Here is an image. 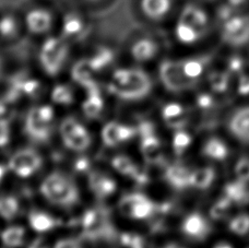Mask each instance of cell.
<instances>
[{"label":"cell","mask_w":249,"mask_h":248,"mask_svg":"<svg viewBox=\"0 0 249 248\" xmlns=\"http://www.w3.org/2000/svg\"><path fill=\"white\" fill-rule=\"evenodd\" d=\"M212 8L220 42L232 51L249 48V11L234 9L220 1L212 4Z\"/></svg>","instance_id":"7a4b0ae2"},{"label":"cell","mask_w":249,"mask_h":248,"mask_svg":"<svg viewBox=\"0 0 249 248\" xmlns=\"http://www.w3.org/2000/svg\"><path fill=\"white\" fill-rule=\"evenodd\" d=\"M22 18L12 11H3L0 13V37L3 39H12L20 33Z\"/></svg>","instance_id":"4dcf8cb0"},{"label":"cell","mask_w":249,"mask_h":248,"mask_svg":"<svg viewBox=\"0 0 249 248\" xmlns=\"http://www.w3.org/2000/svg\"><path fill=\"white\" fill-rule=\"evenodd\" d=\"M83 1L89 3V4H99L101 2H103L104 0H83Z\"/></svg>","instance_id":"11a10c76"},{"label":"cell","mask_w":249,"mask_h":248,"mask_svg":"<svg viewBox=\"0 0 249 248\" xmlns=\"http://www.w3.org/2000/svg\"><path fill=\"white\" fill-rule=\"evenodd\" d=\"M152 82L143 70L119 68L114 71L108 84L112 94L126 101L141 100L149 94Z\"/></svg>","instance_id":"3957f363"},{"label":"cell","mask_w":249,"mask_h":248,"mask_svg":"<svg viewBox=\"0 0 249 248\" xmlns=\"http://www.w3.org/2000/svg\"><path fill=\"white\" fill-rule=\"evenodd\" d=\"M229 51L228 55L222 59L221 66L235 79L249 70L247 54H244L243 51Z\"/></svg>","instance_id":"f1b7e54d"},{"label":"cell","mask_w":249,"mask_h":248,"mask_svg":"<svg viewBox=\"0 0 249 248\" xmlns=\"http://www.w3.org/2000/svg\"><path fill=\"white\" fill-rule=\"evenodd\" d=\"M71 73H72L73 80L79 84H81L86 90L99 86L94 80V77H93L94 70L91 68L88 59H82L78 61L72 68V72Z\"/></svg>","instance_id":"e575fe53"},{"label":"cell","mask_w":249,"mask_h":248,"mask_svg":"<svg viewBox=\"0 0 249 248\" xmlns=\"http://www.w3.org/2000/svg\"><path fill=\"white\" fill-rule=\"evenodd\" d=\"M88 18L79 10H69L61 18V34L68 41L81 38L87 34L89 29Z\"/></svg>","instance_id":"e0dca14e"},{"label":"cell","mask_w":249,"mask_h":248,"mask_svg":"<svg viewBox=\"0 0 249 248\" xmlns=\"http://www.w3.org/2000/svg\"><path fill=\"white\" fill-rule=\"evenodd\" d=\"M232 177L249 185V154H241L232 160Z\"/></svg>","instance_id":"60d3db41"},{"label":"cell","mask_w":249,"mask_h":248,"mask_svg":"<svg viewBox=\"0 0 249 248\" xmlns=\"http://www.w3.org/2000/svg\"><path fill=\"white\" fill-rule=\"evenodd\" d=\"M210 248H236V245L231 237H224L213 241Z\"/></svg>","instance_id":"7dc6e473"},{"label":"cell","mask_w":249,"mask_h":248,"mask_svg":"<svg viewBox=\"0 0 249 248\" xmlns=\"http://www.w3.org/2000/svg\"><path fill=\"white\" fill-rule=\"evenodd\" d=\"M41 194L52 205L71 207L79 201V190L74 181L68 175L53 172L42 181Z\"/></svg>","instance_id":"277c9868"},{"label":"cell","mask_w":249,"mask_h":248,"mask_svg":"<svg viewBox=\"0 0 249 248\" xmlns=\"http://www.w3.org/2000/svg\"><path fill=\"white\" fill-rule=\"evenodd\" d=\"M162 119L165 125L173 130L187 128L190 114L186 106L179 102H170L163 106Z\"/></svg>","instance_id":"cb8c5ba5"},{"label":"cell","mask_w":249,"mask_h":248,"mask_svg":"<svg viewBox=\"0 0 249 248\" xmlns=\"http://www.w3.org/2000/svg\"><path fill=\"white\" fill-rule=\"evenodd\" d=\"M223 128L234 144L249 149V102H239L226 114Z\"/></svg>","instance_id":"8992f818"},{"label":"cell","mask_w":249,"mask_h":248,"mask_svg":"<svg viewBox=\"0 0 249 248\" xmlns=\"http://www.w3.org/2000/svg\"><path fill=\"white\" fill-rule=\"evenodd\" d=\"M81 228L83 234L88 237L97 238L108 235L110 225L108 215L106 212L97 208L89 209L84 212L81 218Z\"/></svg>","instance_id":"2e32d148"},{"label":"cell","mask_w":249,"mask_h":248,"mask_svg":"<svg viewBox=\"0 0 249 248\" xmlns=\"http://www.w3.org/2000/svg\"><path fill=\"white\" fill-rule=\"evenodd\" d=\"M137 131L140 134L141 138H144V137L155 135V127L151 122L144 121L139 124V126L137 128Z\"/></svg>","instance_id":"ee69618b"},{"label":"cell","mask_w":249,"mask_h":248,"mask_svg":"<svg viewBox=\"0 0 249 248\" xmlns=\"http://www.w3.org/2000/svg\"><path fill=\"white\" fill-rule=\"evenodd\" d=\"M89 186L91 192L100 199L113 196L117 190L116 180L103 172H92L89 176Z\"/></svg>","instance_id":"484cf974"},{"label":"cell","mask_w":249,"mask_h":248,"mask_svg":"<svg viewBox=\"0 0 249 248\" xmlns=\"http://www.w3.org/2000/svg\"><path fill=\"white\" fill-rule=\"evenodd\" d=\"M30 227L37 233H46L57 227V221L51 214L43 211H32L29 214Z\"/></svg>","instance_id":"d590c367"},{"label":"cell","mask_w":249,"mask_h":248,"mask_svg":"<svg viewBox=\"0 0 249 248\" xmlns=\"http://www.w3.org/2000/svg\"><path fill=\"white\" fill-rule=\"evenodd\" d=\"M160 51L159 43L154 38L141 37L136 39L131 46V56L136 61L145 63L153 59Z\"/></svg>","instance_id":"83f0119b"},{"label":"cell","mask_w":249,"mask_h":248,"mask_svg":"<svg viewBox=\"0 0 249 248\" xmlns=\"http://www.w3.org/2000/svg\"><path fill=\"white\" fill-rule=\"evenodd\" d=\"M10 140L9 121H0V148L4 147Z\"/></svg>","instance_id":"f6af8a7d"},{"label":"cell","mask_w":249,"mask_h":248,"mask_svg":"<svg viewBox=\"0 0 249 248\" xmlns=\"http://www.w3.org/2000/svg\"><path fill=\"white\" fill-rule=\"evenodd\" d=\"M115 54L114 52L108 47H99L94 52L90 58H89V64H90L91 68L94 70V72L103 71L105 68L113 63Z\"/></svg>","instance_id":"f35d334b"},{"label":"cell","mask_w":249,"mask_h":248,"mask_svg":"<svg viewBox=\"0 0 249 248\" xmlns=\"http://www.w3.org/2000/svg\"><path fill=\"white\" fill-rule=\"evenodd\" d=\"M221 99L215 94H213L208 89L200 90L195 94V107L198 112L202 114L214 113L220 105Z\"/></svg>","instance_id":"836d02e7"},{"label":"cell","mask_w":249,"mask_h":248,"mask_svg":"<svg viewBox=\"0 0 249 248\" xmlns=\"http://www.w3.org/2000/svg\"><path fill=\"white\" fill-rule=\"evenodd\" d=\"M219 193L228 198L237 209H243L249 205V185L235 177L223 181Z\"/></svg>","instance_id":"44dd1931"},{"label":"cell","mask_w":249,"mask_h":248,"mask_svg":"<svg viewBox=\"0 0 249 248\" xmlns=\"http://www.w3.org/2000/svg\"><path fill=\"white\" fill-rule=\"evenodd\" d=\"M54 117V109L50 105L32 108L25 119V134L34 141L45 142L52 136Z\"/></svg>","instance_id":"ba28073f"},{"label":"cell","mask_w":249,"mask_h":248,"mask_svg":"<svg viewBox=\"0 0 249 248\" xmlns=\"http://www.w3.org/2000/svg\"><path fill=\"white\" fill-rule=\"evenodd\" d=\"M54 248H83L78 241L72 240V238H64L56 243Z\"/></svg>","instance_id":"c3c4849f"},{"label":"cell","mask_w":249,"mask_h":248,"mask_svg":"<svg viewBox=\"0 0 249 248\" xmlns=\"http://www.w3.org/2000/svg\"><path fill=\"white\" fill-rule=\"evenodd\" d=\"M28 248H48V246L46 242L42 240V238H36V240H34L31 243Z\"/></svg>","instance_id":"f907efd6"},{"label":"cell","mask_w":249,"mask_h":248,"mask_svg":"<svg viewBox=\"0 0 249 248\" xmlns=\"http://www.w3.org/2000/svg\"><path fill=\"white\" fill-rule=\"evenodd\" d=\"M213 32H215V20L212 6L198 0L180 4L173 28L177 43L187 47L197 46Z\"/></svg>","instance_id":"6da1fadb"},{"label":"cell","mask_w":249,"mask_h":248,"mask_svg":"<svg viewBox=\"0 0 249 248\" xmlns=\"http://www.w3.org/2000/svg\"><path fill=\"white\" fill-rule=\"evenodd\" d=\"M228 236L232 240L246 241L249 238V210L238 209L223 224Z\"/></svg>","instance_id":"603a6c76"},{"label":"cell","mask_w":249,"mask_h":248,"mask_svg":"<svg viewBox=\"0 0 249 248\" xmlns=\"http://www.w3.org/2000/svg\"><path fill=\"white\" fill-rule=\"evenodd\" d=\"M112 166L116 170L119 174L130 177L140 184H143L146 181V175L144 173H141L138 166L133 163L129 157L126 156H116L112 160Z\"/></svg>","instance_id":"f546056e"},{"label":"cell","mask_w":249,"mask_h":248,"mask_svg":"<svg viewBox=\"0 0 249 248\" xmlns=\"http://www.w3.org/2000/svg\"><path fill=\"white\" fill-rule=\"evenodd\" d=\"M180 73L191 90L201 83L209 70L213 67V57L210 55H194L177 59Z\"/></svg>","instance_id":"8fae6325"},{"label":"cell","mask_w":249,"mask_h":248,"mask_svg":"<svg viewBox=\"0 0 249 248\" xmlns=\"http://www.w3.org/2000/svg\"><path fill=\"white\" fill-rule=\"evenodd\" d=\"M43 165V159L32 149H22L13 153L8 163V167L13 174L21 178H28L39 171Z\"/></svg>","instance_id":"5bb4252c"},{"label":"cell","mask_w":249,"mask_h":248,"mask_svg":"<svg viewBox=\"0 0 249 248\" xmlns=\"http://www.w3.org/2000/svg\"><path fill=\"white\" fill-rule=\"evenodd\" d=\"M141 152L144 160L148 163H151V164H157L162 160V142L157 135L148 136L141 139Z\"/></svg>","instance_id":"1f68e13d"},{"label":"cell","mask_w":249,"mask_h":248,"mask_svg":"<svg viewBox=\"0 0 249 248\" xmlns=\"http://www.w3.org/2000/svg\"><path fill=\"white\" fill-rule=\"evenodd\" d=\"M75 167H77L78 171L83 172L89 167V163L87 160H84V159H80V160L77 162V164H75Z\"/></svg>","instance_id":"816d5d0a"},{"label":"cell","mask_w":249,"mask_h":248,"mask_svg":"<svg viewBox=\"0 0 249 248\" xmlns=\"http://www.w3.org/2000/svg\"><path fill=\"white\" fill-rule=\"evenodd\" d=\"M232 95L239 102H249V70L234 79Z\"/></svg>","instance_id":"b9f144b4"},{"label":"cell","mask_w":249,"mask_h":248,"mask_svg":"<svg viewBox=\"0 0 249 248\" xmlns=\"http://www.w3.org/2000/svg\"><path fill=\"white\" fill-rule=\"evenodd\" d=\"M19 210L20 203L16 197L11 195L0 196V218L10 221L16 218Z\"/></svg>","instance_id":"ab89813d"},{"label":"cell","mask_w":249,"mask_h":248,"mask_svg":"<svg viewBox=\"0 0 249 248\" xmlns=\"http://www.w3.org/2000/svg\"><path fill=\"white\" fill-rule=\"evenodd\" d=\"M217 180H219L217 166L204 162L201 165L191 167L190 189L200 193L208 192L213 189Z\"/></svg>","instance_id":"d6986e66"},{"label":"cell","mask_w":249,"mask_h":248,"mask_svg":"<svg viewBox=\"0 0 249 248\" xmlns=\"http://www.w3.org/2000/svg\"><path fill=\"white\" fill-rule=\"evenodd\" d=\"M161 248H188V247L180 245V244H177V243H168V244L162 246Z\"/></svg>","instance_id":"f5cc1de1"},{"label":"cell","mask_w":249,"mask_h":248,"mask_svg":"<svg viewBox=\"0 0 249 248\" xmlns=\"http://www.w3.org/2000/svg\"><path fill=\"white\" fill-rule=\"evenodd\" d=\"M6 174H7V168L4 167L2 164H0V183H1L2 179L4 178Z\"/></svg>","instance_id":"db71d44e"},{"label":"cell","mask_w":249,"mask_h":248,"mask_svg":"<svg viewBox=\"0 0 249 248\" xmlns=\"http://www.w3.org/2000/svg\"><path fill=\"white\" fill-rule=\"evenodd\" d=\"M104 108V100L102 97L99 86L87 90V99L83 102V113L89 118H96Z\"/></svg>","instance_id":"d6a6232c"},{"label":"cell","mask_w":249,"mask_h":248,"mask_svg":"<svg viewBox=\"0 0 249 248\" xmlns=\"http://www.w3.org/2000/svg\"><path fill=\"white\" fill-rule=\"evenodd\" d=\"M9 105L6 100H0V121H9V116H10V109H9Z\"/></svg>","instance_id":"681fc988"},{"label":"cell","mask_w":249,"mask_h":248,"mask_svg":"<svg viewBox=\"0 0 249 248\" xmlns=\"http://www.w3.org/2000/svg\"><path fill=\"white\" fill-rule=\"evenodd\" d=\"M245 248H249V246H247V247H245Z\"/></svg>","instance_id":"6f0895ef"},{"label":"cell","mask_w":249,"mask_h":248,"mask_svg":"<svg viewBox=\"0 0 249 248\" xmlns=\"http://www.w3.org/2000/svg\"><path fill=\"white\" fill-rule=\"evenodd\" d=\"M140 13L152 22H162L173 15L177 6L176 0H138Z\"/></svg>","instance_id":"ffe728a7"},{"label":"cell","mask_w":249,"mask_h":248,"mask_svg":"<svg viewBox=\"0 0 249 248\" xmlns=\"http://www.w3.org/2000/svg\"><path fill=\"white\" fill-rule=\"evenodd\" d=\"M247 59H248V65H249V50L247 51Z\"/></svg>","instance_id":"9f6ffc18"},{"label":"cell","mask_w":249,"mask_h":248,"mask_svg":"<svg viewBox=\"0 0 249 248\" xmlns=\"http://www.w3.org/2000/svg\"><path fill=\"white\" fill-rule=\"evenodd\" d=\"M52 100L56 104L69 105L73 102L72 89L67 84H58L52 92Z\"/></svg>","instance_id":"7bdbcfd3"},{"label":"cell","mask_w":249,"mask_h":248,"mask_svg":"<svg viewBox=\"0 0 249 248\" xmlns=\"http://www.w3.org/2000/svg\"><path fill=\"white\" fill-rule=\"evenodd\" d=\"M203 82L206 89L211 91L213 94L219 96L220 99L232 95L234 78L222 66H219V67L213 66L208 71Z\"/></svg>","instance_id":"ac0fdd59"},{"label":"cell","mask_w":249,"mask_h":248,"mask_svg":"<svg viewBox=\"0 0 249 248\" xmlns=\"http://www.w3.org/2000/svg\"><path fill=\"white\" fill-rule=\"evenodd\" d=\"M119 211L126 218L132 220L149 219L154 213L155 205L143 194H128L119 201Z\"/></svg>","instance_id":"4fadbf2b"},{"label":"cell","mask_w":249,"mask_h":248,"mask_svg":"<svg viewBox=\"0 0 249 248\" xmlns=\"http://www.w3.org/2000/svg\"><path fill=\"white\" fill-rule=\"evenodd\" d=\"M160 79L167 91L172 93H184L191 88L180 73L177 59H165L160 65Z\"/></svg>","instance_id":"9a60e30c"},{"label":"cell","mask_w":249,"mask_h":248,"mask_svg":"<svg viewBox=\"0 0 249 248\" xmlns=\"http://www.w3.org/2000/svg\"><path fill=\"white\" fill-rule=\"evenodd\" d=\"M22 23L31 34L44 35L54 28L55 15L45 4H33L22 16Z\"/></svg>","instance_id":"30bf717a"},{"label":"cell","mask_w":249,"mask_h":248,"mask_svg":"<svg viewBox=\"0 0 249 248\" xmlns=\"http://www.w3.org/2000/svg\"><path fill=\"white\" fill-rule=\"evenodd\" d=\"M234 143L225 134H211L200 143V157L206 163L219 167L229 164L234 159Z\"/></svg>","instance_id":"52a82bcc"},{"label":"cell","mask_w":249,"mask_h":248,"mask_svg":"<svg viewBox=\"0 0 249 248\" xmlns=\"http://www.w3.org/2000/svg\"><path fill=\"white\" fill-rule=\"evenodd\" d=\"M190 174L191 167L181 163H175L166 168L164 177L175 190L183 192L190 189Z\"/></svg>","instance_id":"4316f807"},{"label":"cell","mask_w":249,"mask_h":248,"mask_svg":"<svg viewBox=\"0 0 249 248\" xmlns=\"http://www.w3.org/2000/svg\"><path fill=\"white\" fill-rule=\"evenodd\" d=\"M69 55V41L62 35H52L45 38L39 50V63L47 74H58Z\"/></svg>","instance_id":"5b68a950"},{"label":"cell","mask_w":249,"mask_h":248,"mask_svg":"<svg viewBox=\"0 0 249 248\" xmlns=\"http://www.w3.org/2000/svg\"><path fill=\"white\" fill-rule=\"evenodd\" d=\"M137 132V128L117 122H110L102 129V140L107 147H116L118 144L130 141Z\"/></svg>","instance_id":"7402d4cb"},{"label":"cell","mask_w":249,"mask_h":248,"mask_svg":"<svg viewBox=\"0 0 249 248\" xmlns=\"http://www.w3.org/2000/svg\"><path fill=\"white\" fill-rule=\"evenodd\" d=\"M216 225L206 211H190L181 220L179 229L187 240L194 243H203L213 236Z\"/></svg>","instance_id":"9c48e42d"},{"label":"cell","mask_w":249,"mask_h":248,"mask_svg":"<svg viewBox=\"0 0 249 248\" xmlns=\"http://www.w3.org/2000/svg\"><path fill=\"white\" fill-rule=\"evenodd\" d=\"M238 209L223 195L217 193L216 196L212 199L210 206L208 207L206 212L215 225L223 224L226 222L231 215Z\"/></svg>","instance_id":"d4e9b609"},{"label":"cell","mask_w":249,"mask_h":248,"mask_svg":"<svg viewBox=\"0 0 249 248\" xmlns=\"http://www.w3.org/2000/svg\"><path fill=\"white\" fill-rule=\"evenodd\" d=\"M194 142L195 137L187 128L174 130L172 138V148L177 157H181L188 152Z\"/></svg>","instance_id":"8d00e7d4"},{"label":"cell","mask_w":249,"mask_h":248,"mask_svg":"<svg viewBox=\"0 0 249 248\" xmlns=\"http://www.w3.org/2000/svg\"><path fill=\"white\" fill-rule=\"evenodd\" d=\"M59 132L66 147L72 151L83 152L90 147V132L73 117H67L61 122Z\"/></svg>","instance_id":"7c38bea8"},{"label":"cell","mask_w":249,"mask_h":248,"mask_svg":"<svg viewBox=\"0 0 249 248\" xmlns=\"http://www.w3.org/2000/svg\"><path fill=\"white\" fill-rule=\"evenodd\" d=\"M217 1L234 9H239V10H248L249 9V0H217Z\"/></svg>","instance_id":"bcb514c9"},{"label":"cell","mask_w":249,"mask_h":248,"mask_svg":"<svg viewBox=\"0 0 249 248\" xmlns=\"http://www.w3.org/2000/svg\"><path fill=\"white\" fill-rule=\"evenodd\" d=\"M25 237V229L19 227V225H12V227L4 229L0 235L2 244L9 248H19L23 246Z\"/></svg>","instance_id":"74e56055"}]
</instances>
